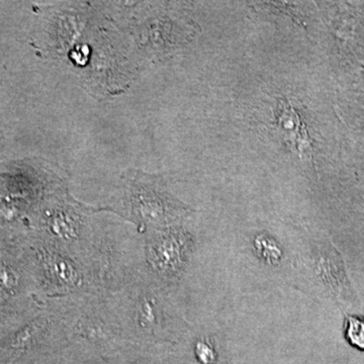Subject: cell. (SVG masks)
<instances>
[{
	"mask_svg": "<svg viewBox=\"0 0 364 364\" xmlns=\"http://www.w3.org/2000/svg\"><path fill=\"white\" fill-rule=\"evenodd\" d=\"M279 129L287 147L296 151L299 156L310 159V136L305 124L301 123L298 112L287 100H280L279 102Z\"/></svg>",
	"mask_w": 364,
	"mask_h": 364,
	"instance_id": "6da1fadb",
	"label": "cell"
},
{
	"mask_svg": "<svg viewBox=\"0 0 364 364\" xmlns=\"http://www.w3.org/2000/svg\"><path fill=\"white\" fill-rule=\"evenodd\" d=\"M344 336L350 346L364 352V317L348 315L344 321Z\"/></svg>",
	"mask_w": 364,
	"mask_h": 364,
	"instance_id": "7a4b0ae2",
	"label": "cell"
},
{
	"mask_svg": "<svg viewBox=\"0 0 364 364\" xmlns=\"http://www.w3.org/2000/svg\"><path fill=\"white\" fill-rule=\"evenodd\" d=\"M196 354L203 363H210L215 358L214 351L205 342H200L196 346Z\"/></svg>",
	"mask_w": 364,
	"mask_h": 364,
	"instance_id": "3957f363",
	"label": "cell"
},
{
	"mask_svg": "<svg viewBox=\"0 0 364 364\" xmlns=\"http://www.w3.org/2000/svg\"><path fill=\"white\" fill-rule=\"evenodd\" d=\"M1 140H2V135H1V133H0V142H1Z\"/></svg>",
	"mask_w": 364,
	"mask_h": 364,
	"instance_id": "277c9868",
	"label": "cell"
}]
</instances>
